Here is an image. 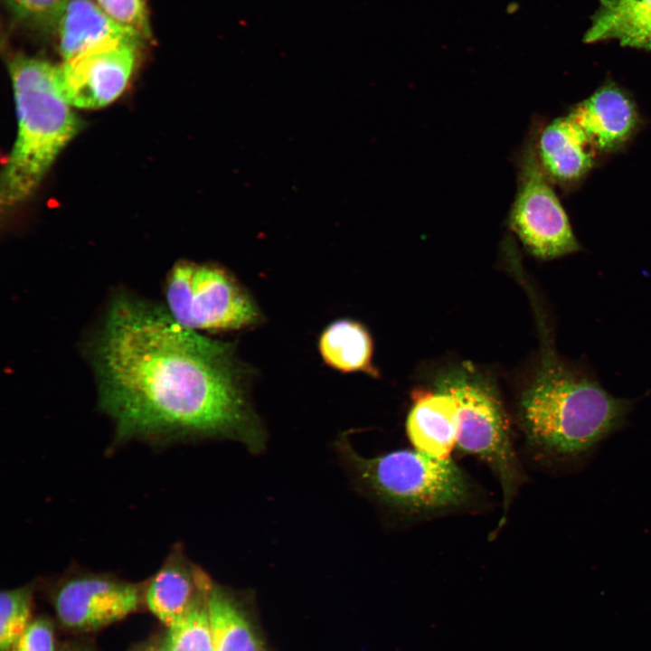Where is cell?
Here are the masks:
<instances>
[{"mask_svg":"<svg viewBox=\"0 0 651 651\" xmlns=\"http://www.w3.org/2000/svg\"><path fill=\"white\" fill-rule=\"evenodd\" d=\"M360 489L381 505L409 515L441 514L468 505L474 489L450 458L439 459L416 449L373 458L361 456L346 434L335 442Z\"/></svg>","mask_w":651,"mask_h":651,"instance_id":"4","label":"cell"},{"mask_svg":"<svg viewBox=\"0 0 651 651\" xmlns=\"http://www.w3.org/2000/svg\"><path fill=\"white\" fill-rule=\"evenodd\" d=\"M17 137L5 165L1 200L15 205L33 193L59 153L80 129L60 89V66L20 56L9 66Z\"/></svg>","mask_w":651,"mask_h":651,"instance_id":"3","label":"cell"},{"mask_svg":"<svg viewBox=\"0 0 651 651\" xmlns=\"http://www.w3.org/2000/svg\"><path fill=\"white\" fill-rule=\"evenodd\" d=\"M208 599L196 604L167 627V651H213Z\"/></svg>","mask_w":651,"mask_h":651,"instance_id":"18","label":"cell"},{"mask_svg":"<svg viewBox=\"0 0 651 651\" xmlns=\"http://www.w3.org/2000/svg\"><path fill=\"white\" fill-rule=\"evenodd\" d=\"M406 430L416 450L439 459L449 458L458 432L456 400L439 388L415 392Z\"/></svg>","mask_w":651,"mask_h":651,"instance_id":"14","label":"cell"},{"mask_svg":"<svg viewBox=\"0 0 651 651\" xmlns=\"http://www.w3.org/2000/svg\"><path fill=\"white\" fill-rule=\"evenodd\" d=\"M631 406L585 370L547 353L521 394L518 413L531 445L549 456L573 459L619 428Z\"/></svg>","mask_w":651,"mask_h":651,"instance_id":"2","label":"cell"},{"mask_svg":"<svg viewBox=\"0 0 651 651\" xmlns=\"http://www.w3.org/2000/svg\"><path fill=\"white\" fill-rule=\"evenodd\" d=\"M535 135H529L517 157V190L508 224L530 253L552 259L579 251L580 245L539 164Z\"/></svg>","mask_w":651,"mask_h":651,"instance_id":"7","label":"cell"},{"mask_svg":"<svg viewBox=\"0 0 651 651\" xmlns=\"http://www.w3.org/2000/svg\"><path fill=\"white\" fill-rule=\"evenodd\" d=\"M208 612L213 651H273L246 593L213 583Z\"/></svg>","mask_w":651,"mask_h":651,"instance_id":"13","label":"cell"},{"mask_svg":"<svg viewBox=\"0 0 651 651\" xmlns=\"http://www.w3.org/2000/svg\"><path fill=\"white\" fill-rule=\"evenodd\" d=\"M213 583L210 576L186 556L181 545H176L146 583L144 599L149 610L168 627L208 599Z\"/></svg>","mask_w":651,"mask_h":651,"instance_id":"11","label":"cell"},{"mask_svg":"<svg viewBox=\"0 0 651 651\" xmlns=\"http://www.w3.org/2000/svg\"><path fill=\"white\" fill-rule=\"evenodd\" d=\"M62 651H88V650L85 648H82L80 646H68V647L64 648Z\"/></svg>","mask_w":651,"mask_h":651,"instance_id":"24","label":"cell"},{"mask_svg":"<svg viewBox=\"0 0 651 651\" xmlns=\"http://www.w3.org/2000/svg\"><path fill=\"white\" fill-rule=\"evenodd\" d=\"M33 586L3 590L0 599V651H11L31 622Z\"/></svg>","mask_w":651,"mask_h":651,"instance_id":"19","label":"cell"},{"mask_svg":"<svg viewBox=\"0 0 651 651\" xmlns=\"http://www.w3.org/2000/svg\"><path fill=\"white\" fill-rule=\"evenodd\" d=\"M610 40L651 52V0H599L583 42Z\"/></svg>","mask_w":651,"mask_h":651,"instance_id":"16","label":"cell"},{"mask_svg":"<svg viewBox=\"0 0 651 651\" xmlns=\"http://www.w3.org/2000/svg\"><path fill=\"white\" fill-rule=\"evenodd\" d=\"M165 297L171 316L194 331L242 330L263 319L250 293L217 263L177 261L167 274Z\"/></svg>","mask_w":651,"mask_h":651,"instance_id":"6","label":"cell"},{"mask_svg":"<svg viewBox=\"0 0 651 651\" xmlns=\"http://www.w3.org/2000/svg\"><path fill=\"white\" fill-rule=\"evenodd\" d=\"M114 22L131 30L141 38L150 35L146 0H94Z\"/></svg>","mask_w":651,"mask_h":651,"instance_id":"20","label":"cell"},{"mask_svg":"<svg viewBox=\"0 0 651 651\" xmlns=\"http://www.w3.org/2000/svg\"><path fill=\"white\" fill-rule=\"evenodd\" d=\"M55 27L63 61L108 42L144 40L110 19L94 0H69Z\"/></svg>","mask_w":651,"mask_h":651,"instance_id":"15","label":"cell"},{"mask_svg":"<svg viewBox=\"0 0 651 651\" xmlns=\"http://www.w3.org/2000/svg\"><path fill=\"white\" fill-rule=\"evenodd\" d=\"M141 42H111L63 61L59 82L65 100L83 108H100L113 101L127 84Z\"/></svg>","mask_w":651,"mask_h":651,"instance_id":"9","label":"cell"},{"mask_svg":"<svg viewBox=\"0 0 651 651\" xmlns=\"http://www.w3.org/2000/svg\"><path fill=\"white\" fill-rule=\"evenodd\" d=\"M136 651H167L165 638L160 641H155L140 646Z\"/></svg>","mask_w":651,"mask_h":651,"instance_id":"23","label":"cell"},{"mask_svg":"<svg viewBox=\"0 0 651 651\" xmlns=\"http://www.w3.org/2000/svg\"><path fill=\"white\" fill-rule=\"evenodd\" d=\"M567 115L597 155L622 148L636 133L640 120L634 100L612 82L599 88Z\"/></svg>","mask_w":651,"mask_h":651,"instance_id":"10","label":"cell"},{"mask_svg":"<svg viewBox=\"0 0 651 651\" xmlns=\"http://www.w3.org/2000/svg\"><path fill=\"white\" fill-rule=\"evenodd\" d=\"M324 363L341 373L379 375L373 365V344L368 329L360 322L341 318L327 325L318 338Z\"/></svg>","mask_w":651,"mask_h":651,"instance_id":"17","label":"cell"},{"mask_svg":"<svg viewBox=\"0 0 651 651\" xmlns=\"http://www.w3.org/2000/svg\"><path fill=\"white\" fill-rule=\"evenodd\" d=\"M69 0H5L10 11L20 20L33 26L55 27Z\"/></svg>","mask_w":651,"mask_h":651,"instance_id":"21","label":"cell"},{"mask_svg":"<svg viewBox=\"0 0 651 651\" xmlns=\"http://www.w3.org/2000/svg\"><path fill=\"white\" fill-rule=\"evenodd\" d=\"M144 591L145 585L110 574L72 571L53 585L52 602L64 627L89 632L138 610L145 601Z\"/></svg>","mask_w":651,"mask_h":651,"instance_id":"8","label":"cell"},{"mask_svg":"<svg viewBox=\"0 0 651 651\" xmlns=\"http://www.w3.org/2000/svg\"><path fill=\"white\" fill-rule=\"evenodd\" d=\"M94 362L99 405L115 423L117 442L230 439L252 453L265 448L249 396L250 370L231 343L121 294L110 303Z\"/></svg>","mask_w":651,"mask_h":651,"instance_id":"1","label":"cell"},{"mask_svg":"<svg viewBox=\"0 0 651 651\" xmlns=\"http://www.w3.org/2000/svg\"><path fill=\"white\" fill-rule=\"evenodd\" d=\"M11 651H54L53 627L50 620L45 618L31 620Z\"/></svg>","mask_w":651,"mask_h":651,"instance_id":"22","label":"cell"},{"mask_svg":"<svg viewBox=\"0 0 651 651\" xmlns=\"http://www.w3.org/2000/svg\"><path fill=\"white\" fill-rule=\"evenodd\" d=\"M437 388L457 401L459 449L484 461L497 477L503 495L498 531L524 478L504 405L494 387L470 368L441 376Z\"/></svg>","mask_w":651,"mask_h":651,"instance_id":"5","label":"cell"},{"mask_svg":"<svg viewBox=\"0 0 651 651\" xmlns=\"http://www.w3.org/2000/svg\"><path fill=\"white\" fill-rule=\"evenodd\" d=\"M535 151L547 178L562 187L584 178L598 156L568 115L553 119L536 131Z\"/></svg>","mask_w":651,"mask_h":651,"instance_id":"12","label":"cell"}]
</instances>
